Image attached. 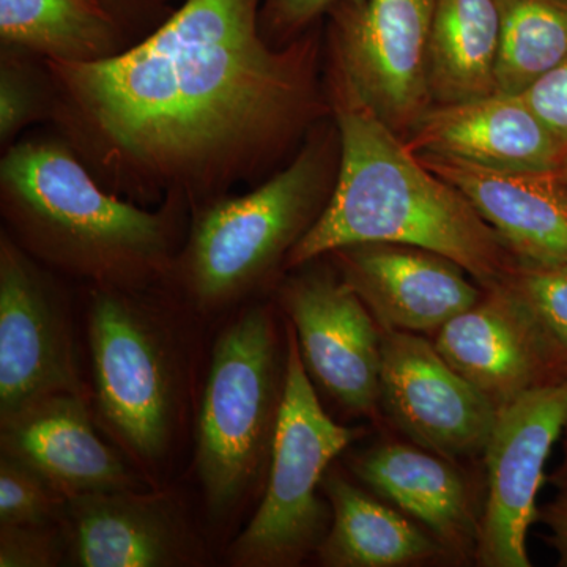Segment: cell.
<instances>
[{
    "label": "cell",
    "instance_id": "1",
    "mask_svg": "<svg viewBox=\"0 0 567 567\" xmlns=\"http://www.w3.org/2000/svg\"><path fill=\"white\" fill-rule=\"evenodd\" d=\"M50 65L103 162L185 192L248 173L305 99L295 55L260 39L254 0H186L132 50Z\"/></svg>",
    "mask_w": 567,
    "mask_h": 567
},
{
    "label": "cell",
    "instance_id": "2",
    "mask_svg": "<svg viewBox=\"0 0 567 567\" xmlns=\"http://www.w3.org/2000/svg\"><path fill=\"white\" fill-rule=\"evenodd\" d=\"M338 121V183L319 218L287 256V268L350 246L394 244L453 260L483 289L507 281L518 260L464 194L429 171L350 92Z\"/></svg>",
    "mask_w": 567,
    "mask_h": 567
},
{
    "label": "cell",
    "instance_id": "3",
    "mask_svg": "<svg viewBox=\"0 0 567 567\" xmlns=\"http://www.w3.org/2000/svg\"><path fill=\"white\" fill-rule=\"evenodd\" d=\"M0 183L22 244L69 274L128 289L169 267V216L103 192L61 145H14L3 156Z\"/></svg>",
    "mask_w": 567,
    "mask_h": 567
},
{
    "label": "cell",
    "instance_id": "4",
    "mask_svg": "<svg viewBox=\"0 0 567 567\" xmlns=\"http://www.w3.org/2000/svg\"><path fill=\"white\" fill-rule=\"evenodd\" d=\"M274 319L249 309L213 349L197 417L196 466L213 516L233 511L271 456L284 375Z\"/></svg>",
    "mask_w": 567,
    "mask_h": 567
},
{
    "label": "cell",
    "instance_id": "5",
    "mask_svg": "<svg viewBox=\"0 0 567 567\" xmlns=\"http://www.w3.org/2000/svg\"><path fill=\"white\" fill-rule=\"evenodd\" d=\"M336 423L309 380L297 333L287 324L286 375L271 470L262 505L230 547L241 567L300 565L327 536L328 511L317 496L328 465L360 436Z\"/></svg>",
    "mask_w": 567,
    "mask_h": 567
},
{
    "label": "cell",
    "instance_id": "6",
    "mask_svg": "<svg viewBox=\"0 0 567 567\" xmlns=\"http://www.w3.org/2000/svg\"><path fill=\"white\" fill-rule=\"evenodd\" d=\"M322 156L308 148L256 192L213 204L194 223L183 284L205 311L244 298L319 218Z\"/></svg>",
    "mask_w": 567,
    "mask_h": 567
},
{
    "label": "cell",
    "instance_id": "7",
    "mask_svg": "<svg viewBox=\"0 0 567 567\" xmlns=\"http://www.w3.org/2000/svg\"><path fill=\"white\" fill-rule=\"evenodd\" d=\"M89 341L103 416L137 456L155 461L169 445L175 415L171 339L122 287L103 286L92 295Z\"/></svg>",
    "mask_w": 567,
    "mask_h": 567
},
{
    "label": "cell",
    "instance_id": "8",
    "mask_svg": "<svg viewBox=\"0 0 567 567\" xmlns=\"http://www.w3.org/2000/svg\"><path fill=\"white\" fill-rule=\"evenodd\" d=\"M567 421V380L529 390L496 415L486 446L488 495L475 561L529 567L528 529L537 520L544 466Z\"/></svg>",
    "mask_w": 567,
    "mask_h": 567
},
{
    "label": "cell",
    "instance_id": "9",
    "mask_svg": "<svg viewBox=\"0 0 567 567\" xmlns=\"http://www.w3.org/2000/svg\"><path fill=\"white\" fill-rule=\"evenodd\" d=\"M380 385L388 415L424 450L450 461L486 451L498 409L423 336L383 333Z\"/></svg>",
    "mask_w": 567,
    "mask_h": 567
},
{
    "label": "cell",
    "instance_id": "10",
    "mask_svg": "<svg viewBox=\"0 0 567 567\" xmlns=\"http://www.w3.org/2000/svg\"><path fill=\"white\" fill-rule=\"evenodd\" d=\"M54 394L82 395L69 319L9 237L0 244V417Z\"/></svg>",
    "mask_w": 567,
    "mask_h": 567
},
{
    "label": "cell",
    "instance_id": "11",
    "mask_svg": "<svg viewBox=\"0 0 567 567\" xmlns=\"http://www.w3.org/2000/svg\"><path fill=\"white\" fill-rule=\"evenodd\" d=\"M435 0H365L342 37L349 92L394 130L427 111Z\"/></svg>",
    "mask_w": 567,
    "mask_h": 567
},
{
    "label": "cell",
    "instance_id": "12",
    "mask_svg": "<svg viewBox=\"0 0 567 567\" xmlns=\"http://www.w3.org/2000/svg\"><path fill=\"white\" fill-rule=\"evenodd\" d=\"M282 306L317 382L347 410L374 412L382 394L383 334L346 279H295L282 292Z\"/></svg>",
    "mask_w": 567,
    "mask_h": 567
},
{
    "label": "cell",
    "instance_id": "13",
    "mask_svg": "<svg viewBox=\"0 0 567 567\" xmlns=\"http://www.w3.org/2000/svg\"><path fill=\"white\" fill-rule=\"evenodd\" d=\"M435 347L498 410L529 390L561 383L539 328L506 284L484 290L443 324Z\"/></svg>",
    "mask_w": 567,
    "mask_h": 567
},
{
    "label": "cell",
    "instance_id": "14",
    "mask_svg": "<svg viewBox=\"0 0 567 567\" xmlns=\"http://www.w3.org/2000/svg\"><path fill=\"white\" fill-rule=\"evenodd\" d=\"M336 254L346 282L385 331H439L486 290L453 260L416 246L365 244Z\"/></svg>",
    "mask_w": 567,
    "mask_h": 567
},
{
    "label": "cell",
    "instance_id": "15",
    "mask_svg": "<svg viewBox=\"0 0 567 567\" xmlns=\"http://www.w3.org/2000/svg\"><path fill=\"white\" fill-rule=\"evenodd\" d=\"M63 516L71 565L175 567L199 561L196 537L169 496L93 492L66 499Z\"/></svg>",
    "mask_w": 567,
    "mask_h": 567
},
{
    "label": "cell",
    "instance_id": "16",
    "mask_svg": "<svg viewBox=\"0 0 567 567\" xmlns=\"http://www.w3.org/2000/svg\"><path fill=\"white\" fill-rule=\"evenodd\" d=\"M405 147L413 155H439L496 171L557 173L565 145L522 95L492 93L424 112Z\"/></svg>",
    "mask_w": 567,
    "mask_h": 567
},
{
    "label": "cell",
    "instance_id": "17",
    "mask_svg": "<svg viewBox=\"0 0 567 567\" xmlns=\"http://www.w3.org/2000/svg\"><path fill=\"white\" fill-rule=\"evenodd\" d=\"M416 156L464 194L518 262L567 268V182L558 171H496L450 156Z\"/></svg>",
    "mask_w": 567,
    "mask_h": 567
},
{
    "label": "cell",
    "instance_id": "18",
    "mask_svg": "<svg viewBox=\"0 0 567 567\" xmlns=\"http://www.w3.org/2000/svg\"><path fill=\"white\" fill-rule=\"evenodd\" d=\"M2 450L65 499L140 487L96 435L82 395H50L2 420Z\"/></svg>",
    "mask_w": 567,
    "mask_h": 567
},
{
    "label": "cell",
    "instance_id": "19",
    "mask_svg": "<svg viewBox=\"0 0 567 567\" xmlns=\"http://www.w3.org/2000/svg\"><path fill=\"white\" fill-rule=\"evenodd\" d=\"M353 472L375 494L421 522L446 555L475 558L481 518L464 476L450 458L424 447L388 443L361 454Z\"/></svg>",
    "mask_w": 567,
    "mask_h": 567
},
{
    "label": "cell",
    "instance_id": "20",
    "mask_svg": "<svg viewBox=\"0 0 567 567\" xmlns=\"http://www.w3.org/2000/svg\"><path fill=\"white\" fill-rule=\"evenodd\" d=\"M333 524L319 546L323 566L399 567L420 565L445 554L431 533L354 487L346 477L323 480Z\"/></svg>",
    "mask_w": 567,
    "mask_h": 567
},
{
    "label": "cell",
    "instance_id": "21",
    "mask_svg": "<svg viewBox=\"0 0 567 567\" xmlns=\"http://www.w3.org/2000/svg\"><path fill=\"white\" fill-rule=\"evenodd\" d=\"M502 39L499 0H435L431 92L442 104L496 93Z\"/></svg>",
    "mask_w": 567,
    "mask_h": 567
},
{
    "label": "cell",
    "instance_id": "22",
    "mask_svg": "<svg viewBox=\"0 0 567 567\" xmlns=\"http://www.w3.org/2000/svg\"><path fill=\"white\" fill-rule=\"evenodd\" d=\"M0 33L6 43L51 62L89 63L117 54L114 28L93 0H0Z\"/></svg>",
    "mask_w": 567,
    "mask_h": 567
},
{
    "label": "cell",
    "instance_id": "23",
    "mask_svg": "<svg viewBox=\"0 0 567 567\" xmlns=\"http://www.w3.org/2000/svg\"><path fill=\"white\" fill-rule=\"evenodd\" d=\"M496 92L520 95L567 59V0H499Z\"/></svg>",
    "mask_w": 567,
    "mask_h": 567
},
{
    "label": "cell",
    "instance_id": "24",
    "mask_svg": "<svg viewBox=\"0 0 567 567\" xmlns=\"http://www.w3.org/2000/svg\"><path fill=\"white\" fill-rule=\"evenodd\" d=\"M539 328L561 382L567 380V268L518 262L505 282Z\"/></svg>",
    "mask_w": 567,
    "mask_h": 567
},
{
    "label": "cell",
    "instance_id": "25",
    "mask_svg": "<svg viewBox=\"0 0 567 567\" xmlns=\"http://www.w3.org/2000/svg\"><path fill=\"white\" fill-rule=\"evenodd\" d=\"M66 499L28 466L2 456L0 462V525L47 527L63 513Z\"/></svg>",
    "mask_w": 567,
    "mask_h": 567
},
{
    "label": "cell",
    "instance_id": "26",
    "mask_svg": "<svg viewBox=\"0 0 567 567\" xmlns=\"http://www.w3.org/2000/svg\"><path fill=\"white\" fill-rule=\"evenodd\" d=\"M47 527L0 525V567L59 565L61 546Z\"/></svg>",
    "mask_w": 567,
    "mask_h": 567
},
{
    "label": "cell",
    "instance_id": "27",
    "mask_svg": "<svg viewBox=\"0 0 567 567\" xmlns=\"http://www.w3.org/2000/svg\"><path fill=\"white\" fill-rule=\"evenodd\" d=\"M520 95L567 151V59Z\"/></svg>",
    "mask_w": 567,
    "mask_h": 567
},
{
    "label": "cell",
    "instance_id": "28",
    "mask_svg": "<svg viewBox=\"0 0 567 567\" xmlns=\"http://www.w3.org/2000/svg\"><path fill=\"white\" fill-rule=\"evenodd\" d=\"M32 84L18 66L3 63L0 71V137L10 141L37 114Z\"/></svg>",
    "mask_w": 567,
    "mask_h": 567
},
{
    "label": "cell",
    "instance_id": "29",
    "mask_svg": "<svg viewBox=\"0 0 567 567\" xmlns=\"http://www.w3.org/2000/svg\"><path fill=\"white\" fill-rule=\"evenodd\" d=\"M537 509V522L548 528V544L558 554V565L567 567V491Z\"/></svg>",
    "mask_w": 567,
    "mask_h": 567
},
{
    "label": "cell",
    "instance_id": "30",
    "mask_svg": "<svg viewBox=\"0 0 567 567\" xmlns=\"http://www.w3.org/2000/svg\"><path fill=\"white\" fill-rule=\"evenodd\" d=\"M276 2L287 21L303 22L316 17L319 11L327 9L330 3L338 2V0H276ZM346 2L352 3L354 9H358L363 6L365 0H346Z\"/></svg>",
    "mask_w": 567,
    "mask_h": 567
},
{
    "label": "cell",
    "instance_id": "31",
    "mask_svg": "<svg viewBox=\"0 0 567 567\" xmlns=\"http://www.w3.org/2000/svg\"><path fill=\"white\" fill-rule=\"evenodd\" d=\"M548 481L558 491H567V421L565 431H563V458L557 470L548 477Z\"/></svg>",
    "mask_w": 567,
    "mask_h": 567
},
{
    "label": "cell",
    "instance_id": "32",
    "mask_svg": "<svg viewBox=\"0 0 567 567\" xmlns=\"http://www.w3.org/2000/svg\"><path fill=\"white\" fill-rule=\"evenodd\" d=\"M558 174L567 182V156L565 163H563L561 169L558 171Z\"/></svg>",
    "mask_w": 567,
    "mask_h": 567
}]
</instances>
